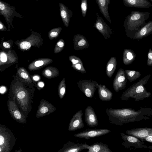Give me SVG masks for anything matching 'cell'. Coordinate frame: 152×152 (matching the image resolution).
<instances>
[{
	"label": "cell",
	"instance_id": "ac0fdd59",
	"mask_svg": "<svg viewBox=\"0 0 152 152\" xmlns=\"http://www.w3.org/2000/svg\"><path fill=\"white\" fill-rule=\"evenodd\" d=\"M59 11L64 26L68 27L73 15V12L64 4L60 3L59 4Z\"/></svg>",
	"mask_w": 152,
	"mask_h": 152
},
{
	"label": "cell",
	"instance_id": "7bdbcfd3",
	"mask_svg": "<svg viewBox=\"0 0 152 152\" xmlns=\"http://www.w3.org/2000/svg\"><path fill=\"white\" fill-rule=\"evenodd\" d=\"M38 85L41 88H42L44 86V84L42 82H39L38 83Z\"/></svg>",
	"mask_w": 152,
	"mask_h": 152
},
{
	"label": "cell",
	"instance_id": "f6af8a7d",
	"mask_svg": "<svg viewBox=\"0 0 152 152\" xmlns=\"http://www.w3.org/2000/svg\"><path fill=\"white\" fill-rule=\"evenodd\" d=\"M150 0L151 1H152V0Z\"/></svg>",
	"mask_w": 152,
	"mask_h": 152
},
{
	"label": "cell",
	"instance_id": "5b68a950",
	"mask_svg": "<svg viewBox=\"0 0 152 152\" xmlns=\"http://www.w3.org/2000/svg\"><path fill=\"white\" fill-rule=\"evenodd\" d=\"M15 10L14 7L0 0V15L4 18L8 26L9 29L10 27V25L13 26L12 22L14 16L20 18L24 17L17 12Z\"/></svg>",
	"mask_w": 152,
	"mask_h": 152
},
{
	"label": "cell",
	"instance_id": "ba28073f",
	"mask_svg": "<svg viewBox=\"0 0 152 152\" xmlns=\"http://www.w3.org/2000/svg\"><path fill=\"white\" fill-rule=\"evenodd\" d=\"M111 131L110 130L107 129H86L74 134V136L79 138L88 140L104 135Z\"/></svg>",
	"mask_w": 152,
	"mask_h": 152
},
{
	"label": "cell",
	"instance_id": "30bf717a",
	"mask_svg": "<svg viewBox=\"0 0 152 152\" xmlns=\"http://www.w3.org/2000/svg\"><path fill=\"white\" fill-rule=\"evenodd\" d=\"M96 15V18L94 26L102 34L105 39L110 38L111 35L113 34L112 29L98 13Z\"/></svg>",
	"mask_w": 152,
	"mask_h": 152
},
{
	"label": "cell",
	"instance_id": "bcb514c9",
	"mask_svg": "<svg viewBox=\"0 0 152 152\" xmlns=\"http://www.w3.org/2000/svg\"><path fill=\"white\" fill-rule=\"evenodd\" d=\"M36 0L37 1V0Z\"/></svg>",
	"mask_w": 152,
	"mask_h": 152
},
{
	"label": "cell",
	"instance_id": "83f0119b",
	"mask_svg": "<svg viewBox=\"0 0 152 152\" xmlns=\"http://www.w3.org/2000/svg\"><path fill=\"white\" fill-rule=\"evenodd\" d=\"M59 74L58 70L51 67H47L42 72V75L47 78H51L57 76Z\"/></svg>",
	"mask_w": 152,
	"mask_h": 152
},
{
	"label": "cell",
	"instance_id": "7402d4cb",
	"mask_svg": "<svg viewBox=\"0 0 152 152\" xmlns=\"http://www.w3.org/2000/svg\"><path fill=\"white\" fill-rule=\"evenodd\" d=\"M100 12L110 23L111 20L108 12V6L110 3V0H96Z\"/></svg>",
	"mask_w": 152,
	"mask_h": 152
},
{
	"label": "cell",
	"instance_id": "e575fe53",
	"mask_svg": "<svg viewBox=\"0 0 152 152\" xmlns=\"http://www.w3.org/2000/svg\"><path fill=\"white\" fill-rule=\"evenodd\" d=\"M72 67L75 70L84 74L86 73V71L83 65V63H78L72 64Z\"/></svg>",
	"mask_w": 152,
	"mask_h": 152
},
{
	"label": "cell",
	"instance_id": "4316f807",
	"mask_svg": "<svg viewBox=\"0 0 152 152\" xmlns=\"http://www.w3.org/2000/svg\"><path fill=\"white\" fill-rule=\"evenodd\" d=\"M52 61L51 59L47 58L41 59L31 63L28 66L30 70H35L40 67L46 66Z\"/></svg>",
	"mask_w": 152,
	"mask_h": 152
},
{
	"label": "cell",
	"instance_id": "484cf974",
	"mask_svg": "<svg viewBox=\"0 0 152 152\" xmlns=\"http://www.w3.org/2000/svg\"><path fill=\"white\" fill-rule=\"evenodd\" d=\"M117 66V61L116 57H112L107 64L106 73L107 77H111L114 73Z\"/></svg>",
	"mask_w": 152,
	"mask_h": 152
},
{
	"label": "cell",
	"instance_id": "b9f144b4",
	"mask_svg": "<svg viewBox=\"0 0 152 152\" xmlns=\"http://www.w3.org/2000/svg\"><path fill=\"white\" fill-rule=\"evenodd\" d=\"M6 91V88L4 86H1L0 88V92L1 94L4 93Z\"/></svg>",
	"mask_w": 152,
	"mask_h": 152
},
{
	"label": "cell",
	"instance_id": "d6986e66",
	"mask_svg": "<svg viewBox=\"0 0 152 152\" xmlns=\"http://www.w3.org/2000/svg\"><path fill=\"white\" fill-rule=\"evenodd\" d=\"M124 6L132 7L149 9L152 4L147 0H123Z\"/></svg>",
	"mask_w": 152,
	"mask_h": 152
},
{
	"label": "cell",
	"instance_id": "603a6c76",
	"mask_svg": "<svg viewBox=\"0 0 152 152\" xmlns=\"http://www.w3.org/2000/svg\"><path fill=\"white\" fill-rule=\"evenodd\" d=\"M87 152H112L108 145L102 142H96L89 145H87Z\"/></svg>",
	"mask_w": 152,
	"mask_h": 152
},
{
	"label": "cell",
	"instance_id": "7a4b0ae2",
	"mask_svg": "<svg viewBox=\"0 0 152 152\" xmlns=\"http://www.w3.org/2000/svg\"><path fill=\"white\" fill-rule=\"evenodd\" d=\"M151 76L150 74L146 75L128 88L121 95V99L127 101L133 99L136 101H139L151 96V93L148 92L144 87Z\"/></svg>",
	"mask_w": 152,
	"mask_h": 152
},
{
	"label": "cell",
	"instance_id": "9a60e30c",
	"mask_svg": "<svg viewBox=\"0 0 152 152\" xmlns=\"http://www.w3.org/2000/svg\"><path fill=\"white\" fill-rule=\"evenodd\" d=\"M125 132L127 134L135 137L140 140L141 139L149 135H152V128H134L126 130Z\"/></svg>",
	"mask_w": 152,
	"mask_h": 152
},
{
	"label": "cell",
	"instance_id": "8fae6325",
	"mask_svg": "<svg viewBox=\"0 0 152 152\" xmlns=\"http://www.w3.org/2000/svg\"><path fill=\"white\" fill-rule=\"evenodd\" d=\"M127 79L125 71L122 68L119 69L116 75L113 83V88L116 92L125 88Z\"/></svg>",
	"mask_w": 152,
	"mask_h": 152
},
{
	"label": "cell",
	"instance_id": "1f68e13d",
	"mask_svg": "<svg viewBox=\"0 0 152 152\" xmlns=\"http://www.w3.org/2000/svg\"><path fill=\"white\" fill-rule=\"evenodd\" d=\"M62 28L61 27H59L54 28L51 29L49 33V36L50 39H53L57 37L59 35Z\"/></svg>",
	"mask_w": 152,
	"mask_h": 152
},
{
	"label": "cell",
	"instance_id": "f546056e",
	"mask_svg": "<svg viewBox=\"0 0 152 152\" xmlns=\"http://www.w3.org/2000/svg\"><path fill=\"white\" fill-rule=\"evenodd\" d=\"M58 90L59 96L60 98L62 99L64 96L66 91L65 78H64L59 83Z\"/></svg>",
	"mask_w": 152,
	"mask_h": 152
},
{
	"label": "cell",
	"instance_id": "ee69618b",
	"mask_svg": "<svg viewBox=\"0 0 152 152\" xmlns=\"http://www.w3.org/2000/svg\"><path fill=\"white\" fill-rule=\"evenodd\" d=\"M33 79L35 81H37L39 80V78L38 76H35L33 77Z\"/></svg>",
	"mask_w": 152,
	"mask_h": 152
},
{
	"label": "cell",
	"instance_id": "ab89813d",
	"mask_svg": "<svg viewBox=\"0 0 152 152\" xmlns=\"http://www.w3.org/2000/svg\"><path fill=\"white\" fill-rule=\"evenodd\" d=\"M0 29L2 31L7 30L6 27L1 20H0Z\"/></svg>",
	"mask_w": 152,
	"mask_h": 152
},
{
	"label": "cell",
	"instance_id": "7c38bea8",
	"mask_svg": "<svg viewBox=\"0 0 152 152\" xmlns=\"http://www.w3.org/2000/svg\"><path fill=\"white\" fill-rule=\"evenodd\" d=\"M15 98L14 97L13 101L9 100L8 102V108L12 117L17 121L21 123H25L26 118L21 112L15 103Z\"/></svg>",
	"mask_w": 152,
	"mask_h": 152
},
{
	"label": "cell",
	"instance_id": "52a82bcc",
	"mask_svg": "<svg viewBox=\"0 0 152 152\" xmlns=\"http://www.w3.org/2000/svg\"><path fill=\"white\" fill-rule=\"evenodd\" d=\"M12 136L10 131L3 126L0 127V152H9L11 148Z\"/></svg>",
	"mask_w": 152,
	"mask_h": 152
},
{
	"label": "cell",
	"instance_id": "4fadbf2b",
	"mask_svg": "<svg viewBox=\"0 0 152 152\" xmlns=\"http://www.w3.org/2000/svg\"><path fill=\"white\" fill-rule=\"evenodd\" d=\"M83 115V113L81 110L77 111L73 115L69 125L68 130L69 131H75L84 127L82 118Z\"/></svg>",
	"mask_w": 152,
	"mask_h": 152
},
{
	"label": "cell",
	"instance_id": "e0dca14e",
	"mask_svg": "<svg viewBox=\"0 0 152 152\" xmlns=\"http://www.w3.org/2000/svg\"><path fill=\"white\" fill-rule=\"evenodd\" d=\"M87 144L76 143L71 141H68L64 144L63 148L60 150V152H80L83 150L87 149Z\"/></svg>",
	"mask_w": 152,
	"mask_h": 152
},
{
	"label": "cell",
	"instance_id": "74e56055",
	"mask_svg": "<svg viewBox=\"0 0 152 152\" xmlns=\"http://www.w3.org/2000/svg\"><path fill=\"white\" fill-rule=\"evenodd\" d=\"M0 56L1 63V62L3 63H6L7 61V59L9 58L7 55L2 52L1 53Z\"/></svg>",
	"mask_w": 152,
	"mask_h": 152
},
{
	"label": "cell",
	"instance_id": "9c48e42d",
	"mask_svg": "<svg viewBox=\"0 0 152 152\" xmlns=\"http://www.w3.org/2000/svg\"><path fill=\"white\" fill-rule=\"evenodd\" d=\"M120 134L122 139L124 141L121 144L125 148L133 147L137 148H147L146 145H144L143 141L135 137L125 134L122 132L120 133Z\"/></svg>",
	"mask_w": 152,
	"mask_h": 152
},
{
	"label": "cell",
	"instance_id": "2e32d148",
	"mask_svg": "<svg viewBox=\"0 0 152 152\" xmlns=\"http://www.w3.org/2000/svg\"><path fill=\"white\" fill-rule=\"evenodd\" d=\"M56 110V108L52 104L42 99L40 102L36 116L37 118L44 116L50 114Z\"/></svg>",
	"mask_w": 152,
	"mask_h": 152
},
{
	"label": "cell",
	"instance_id": "ffe728a7",
	"mask_svg": "<svg viewBox=\"0 0 152 152\" xmlns=\"http://www.w3.org/2000/svg\"><path fill=\"white\" fill-rule=\"evenodd\" d=\"M152 33V20L148 22L137 31L133 36V39H140Z\"/></svg>",
	"mask_w": 152,
	"mask_h": 152
},
{
	"label": "cell",
	"instance_id": "f35d334b",
	"mask_svg": "<svg viewBox=\"0 0 152 152\" xmlns=\"http://www.w3.org/2000/svg\"><path fill=\"white\" fill-rule=\"evenodd\" d=\"M140 140L143 141H145L152 143V135H149L141 139Z\"/></svg>",
	"mask_w": 152,
	"mask_h": 152
},
{
	"label": "cell",
	"instance_id": "277c9868",
	"mask_svg": "<svg viewBox=\"0 0 152 152\" xmlns=\"http://www.w3.org/2000/svg\"><path fill=\"white\" fill-rule=\"evenodd\" d=\"M14 97L23 111L27 112L29 108L30 97L28 91L21 86H15L12 88Z\"/></svg>",
	"mask_w": 152,
	"mask_h": 152
},
{
	"label": "cell",
	"instance_id": "3957f363",
	"mask_svg": "<svg viewBox=\"0 0 152 152\" xmlns=\"http://www.w3.org/2000/svg\"><path fill=\"white\" fill-rule=\"evenodd\" d=\"M150 14L149 12L132 11L126 17L123 26L126 34L128 36H133L146 23L145 21L149 18Z\"/></svg>",
	"mask_w": 152,
	"mask_h": 152
},
{
	"label": "cell",
	"instance_id": "836d02e7",
	"mask_svg": "<svg viewBox=\"0 0 152 152\" xmlns=\"http://www.w3.org/2000/svg\"><path fill=\"white\" fill-rule=\"evenodd\" d=\"M65 45V43L62 39L59 40L57 42L55 48L54 52L57 53L61 51L64 49Z\"/></svg>",
	"mask_w": 152,
	"mask_h": 152
},
{
	"label": "cell",
	"instance_id": "d4e9b609",
	"mask_svg": "<svg viewBox=\"0 0 152 152\" xmlns=\"http://www.w3.org/2000/svg\"><path fill=\"white\" fill-rule=\"evenodd\" d=\"M136 57V54L133 50L129 49H125L123 53V62L126 65L130 64L134 61Z\"/></svg>",
	"mask_w": 152,
	"mask_h": 152
},
{
	"label": "cell",
	"instance_id": "8d00e7d4",
	"mask_svg": "<svg viewBox=\"0 0 152 152\" xmlns=\"http://www.w3.org/2000/svg\"><path fill=\"white\" fill-rule=\"evenodd\" d=\"M147 65L152 66V50L151 48L149 49L148 53Z\"/></svg>",
	"mask_w": 152,
	"mask_h": 152
},
{
	"label": "cell",
	"instance_id": "44dd1931",
	"mask_svg": "<svg viewBox=\"0 0 152 152\" xmlns=\"http://www.w3.org/2000/svg\"><path fill=\"white\" fill-rule=\"evenodd\" d=\"M73 45L74 49L76 50L87 48L89 46V43L86 38L78 34L74 36Z\"/></svg>",
	"mask_w": 152,
	"mask_h": 152
},
{
	"label": "cell",
	"instance_id": "d6a6232c",
	"mask_svg": "<svg viewBox=\"0 0 152 152\" xmlns=\"http://www.w3.org/2000/svg\"><path fill=\"white\" fill-rule=\"evenodd\" d=\"M80 8L82 16L85 18L86 14L88 8L87 0H81Z\"/></svg>",
	"mask_w": 152,
	"mask_h": 152
},
{
	"label": "cell",
	"instance_id": "7dc6e473",
	"mask_svg": "<svg viewBox=\"0 0 152 152\" xmlns=\"http://www.w3.org/2000/svg\"></svg>",
	"mask_w": 152,
	"mask_h": 152
},
{
	"label": "cell",
	"instance_id": "8992f818",
	"mask_svg": "<svg viewBox=\"0 0 152 152\" xmlns=\"http://www.w3.org/2000/svg\"><path fill=\"white\" fill-rule=\"evenodd\" d=\"M98 84L95 81L91 80H83L77 81L80 90L87 97L91 99L94 96Z\"/></svg>",
	"mask_w": 152,
	"mask_h": 152
},
{
	"label": "cell",
	"instance_id": "cb8c5ba5",
	"mask_svg": "<svg viewBox=\"0 0 152 152\" xmlns=\"http://www.w3.org/2000/svg\"><path fill=\"white\" fill-rule=\"evenodd\" d=\"M98 93L99 99L103 101L111 100L112 98V92L104 85H98Z\"/></svg>",
	"mask_w": 152,
	"mask_h": 152
},
{
	"label": "cell",
	"instance_id": "6da1fadb",
	"mask_svg": "<svg viewBox=\"0 0 152 152\" xmlns=\"http://www.w3.org/2000/svg\"><path fill=\"white\" fill-rule=\"evenodd\" d=\"M106 113L110 122L122 126L124 124L150 119L152 116L151 108L141 107L136 110L132 108L106 109Z\"/></svg>",
	"mask_w": 152,
	"mask_h": 152
},
{
	"label": "cell",
	"instance_id": "4dcf8cb0",
	"mask_svg": "<svg viewBox=\"0 0 152 152\" xmlns=\"http://www.w3.org/2000/svg\"><path fill=\"white\" fill-rule=\"evenodd\" d=\"M18 72L20 76L26 81L30 83L32 82L28 73L25 69L23 68H20Z\"/></svg>",
	"mask_w": 152,
	"mask_h": 152
},
{
	"label": "cell",
	"instance_id": "5bb4252c",
	"mask_svg": "<svg viewBox=\"0 0 152 152\" xmlns=\"http://www.w3.org/2000/svg\"><path fill=\"white\" fill-rule=\"evenodd\" d=\"M84 117L85 121L89 127L97 126L98 120L95 112L92 107L88 106L85 110Z\"/></svg>",
	"mask_w": 152,
	"mask_h": 152
},
{
	"label": "cell",
	"instance_id": "d590c367",
	"mask_svg": "<svg viewBox=\"0 0 152 152\" xmlns=\"http://www.w3.org/2000/svg\"><path fill=\"white\" fill-rule=\"evenodd\" d=\"M69 60L72 63V64H75L78 63H83L80 59L74 55H71L69 57Z\"/></svg>",
	"mask_w": 152,
	"mask_h": 152
},
{
	"label": "cell",
	"instance_id": "f1b7e54d",
	"mask_svg": "<svg viewBox=\"0 0 152 152\" xmlns=\"http://www.w3.org/2000/svg\"><path fill=\"white\" fill-rule=\"evenodd\" d=\"M127 79L132 83L139 78L141 76L140 72L134 70H125Z\"/></svg>",
	"mask_w": 152,
	"mask_h": 152
},
{
	"label": "cell",
	"instance_id": "60d3db41",
	"mask_svg": "<svg viewBox=\"0 0 152 152\" xmlns=\"http://www.w3.org/2000/svg\"><path fill=\"white\" fill-rule=\"evenodd\" d=\"M3 45L4 47L7 48H9L10 47V45L9 43L6 42H4Z\"/></svg>",
	"mask_w": 152,
	"mask_h": 152
}]
</instances>
